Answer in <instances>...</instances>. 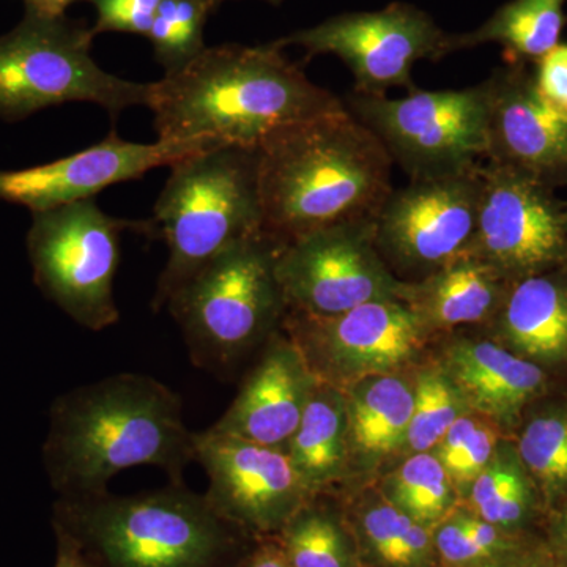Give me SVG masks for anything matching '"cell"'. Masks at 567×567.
Returning <instances> with one entry per match:
<instances>
[{"mask_svg":"<svg viewBox=\"0 0 567 567\" xmlns=\"http://www.w3.org/2000/svg\"><path fill=\"white\" fill-rule=\"evenodd\" d=\"M487 89V163L555 189L567 186V118L536 91L528 63H505Z\"/></svg>","mask_w":567,"mask_h":567,"instance_id":"cell-17","label":"cell"},{"mask_svg":"<svg viewBox=\"0 0 567 567\" xmlns=\"http://www.w3.org/2000/svg\"><path fill=\"white\" fill-rule=\"evenodd\" d=\"M276 275L287 311L317 317L401 300L405 287L377 249L375 218L333 224L282 245Z\"/></svg>","mask_w":567,"mask_h":567,"instance_id":"cell-11","label":"cell"},{"mask_svg":"<svg viewBox=\"0 0 567 567\" xmlns=\"http://www.w3.org/2000/svg\"><path fill=\"white\" fill-rule=\"evenodd\" d=\"M282 51L274 43L207 47L151 82L147 107L158 140L257 148L284 126L346 107Z\"/></svg>","mask_w":567,"mask_h":567,"instance_id":"cell-2","label":"cell"},{"mask_svg":"<svg viewBox=\"0 0 567 567\" xmlns=\"http://www.w3.org/2000/svg\"><path fill=\"white\" fill-rule=\"evenodd\" d=\"M468 567H559L544 537L536 536L524 547L484 559Z\"/></svg>","mask_w":567,"mask_h":567,"instance_id":"cell-36","label":"cell"},{"mask_svg":"<svg viewBox=\"0 0 567 567\" xmlns=\"http://www.w3.org/2000/svg\"><path fill=\"white\" fill-rule=\"evenodd\" d=\"M380 494L429 528H434L461 505L445 466L434 453H416L406 458L386 476Z\"/></svg>","mask_w":567,"mask_h":567,"instance_id":"cell-29","label":"cell"},{"mask_svg":"<svg viewBox=\"0 0 567 567\" xmlns=\"http://www.w3.org/2000/svg\"><path fill=\"white\" fill-rule=\"evenodd\" d=\"M96 11L93 35L104 32L148 37L162 0H89Z\"/></svg>","mask_w":567,"mask_h":567,"instance_id":"cell-33","label":"cell"},{"mask_svg":"<svg viewBox=\"0 0 567 567\" xmlns=\"http://www.w3.org/2000/svg\"><path fill=\"white\" fill-rule=\"evenodd\" d=\"M442 369L466 409L502 429L520 425L550 388L551 377L543 368L488 339L451 342Z\"/></svg>","mask_w":567,"mask_h":567,"instance_id":"cell-19","label":"cell"},{"mask_svg":"<svg viewBox=\"0 0 567 567\" xmlns=\"http://www.w3.org/2000/svg\"><path fill=\"white\" fill-rule=\"evenodd\" d=\"M55 535H58V559L54 567H91L69 536L59 532H55Z\"/></svg>","mask_w":567,"mask_h":567,"instance_id":"cell-39","label":"cell"},{"mask_svg":"<svg viewBox=\"0 0 567 567\" xmlns=\"http://www.w3.org/2000/svg\"><path fill=\"white\" fill-rule=\"evenodd\" d=\"M126 230L152 235L151 221L107 215L95 199L32 213L28 251L41 292L85 330L121 320L114 281Z\"/></svg>","mask_w":567,"mask_h":567,"instance_id":"cell-8","label":"cell"},{"mask_svg":"<svg viewBox=\"0 0 567 567\" xmlns=\"http://www.w3.org/2000/svg\"><path fill=\"white\" fill-rule=\"evenodd\" d=\"M316 383L317 377L292 339L275 333L233 404L208 429L286 451Z\"/></svg>","mask_w":567,"mask_h":567,"instance_id":"cell-18","label":"cell"},{"mask_svg":"<svg viewBox=\"0 0 567 567\" xmlns=\"http://www.w3.org/2000/svg\"><path fill=\"white\" fill-rule=\"evenodd\" d=\"M466 412L470 410L443 369L421 372L415 382V405L405 445L413 454L431 453Z\"/></svg>","mask_w":567,"mask_h":567,"instance_id":"cell-32","label":"cell"},{"mask_svg":"<svg viewBox=\"0 0 567 567\" xmlns=\"http://www.w3.org/2000/svg\"><path fill=\"white\" fill-rule=\"evenodd\" d=\"M290 567H361L360 550L347 516L322 503H305L275 536Z\"/></svg>","mask_w":567,"mask_h":567,"instance_id":"cell-27","label":"cell"},{"mask_svg":"<svg viewBox=\"0 0 567 567\" xmlns=\"http://www.w3.org/2000/svg\"><path fill=\"white\" fill-rule=\"evenodd\" d=\"M76 0H25L28 11L44 14V17H63L66 7Z\"/></svg>","mask_w":567,"mask_h":567,"instance_id":"cell-40","label":"cell"},{"mask_svg":"<svg viewBox=\"0 0 567 567\" xmlns=\"http://www.w3.org/2000/svg\"><path fill=\"white\" fill-rule=\"evenodd\" d=\"M450 35L427 11L393 2L385 9L336 14L271 43L281 50L303 48L309 58L333 54L352 71L353 92L386 95L394 87L415 91L413 66L451 54Z\"/></svg>","mask_w":567,"mask_h":567,"instance_id":"cell-10","label":"cell"},{"mask_svg":"<svg viewBox=\"0 0 567 567\" xmlns=\"http://www.w3.org/2000/svg\"><path fill=\"white\" fill-rule=\"evenodd\" d=\"M520 424L514 445L548 514L567 498V401L529 406Z\"/></svg>","mask_w":567,"mask_h":567,"instance_id":"cell-28","label":"cell"},{"mask_svg":"<svg viewBox=\"0 0 567 567\" xmlns=\"http://www.w3.org/2000/svg\"><path fill=\"white\" fill-rule=\"evenodd\" d=\"M465 252L509 282L561 267L567 264L566 203L527 175L483 164L475 234Z\"/></svg>","mask_w":567,"mask_h":567,"instance_id":"cell-12","label":"cell"},{"mask_svg":"<svg viewBox=\"0 0 567 567\" xmlns=\"http://www.w3.org/2000/svg\"><path fill=\"white\" fill-rule=\"evenodd\" d=\"M196 436L181 395L155 377L122 372L54 402L44 458L62 496L103 494L118 473L136 466H156L169 483H183L196 462Z\"/></svg>","mask_w":567,"mask_h":567,"instance_id":"cell-1","label":"cell"},{"mask_svg":"<svg viewBox=\"0 0 567 567\" xmlns=\"http://www.w3.org/2000/svg\"><path fill=\"white\" fill-rule=\"evenodd\" d=\"M219 147L208 141H123L112 132L106 140L65 158L21 171L0 173V200L32 213L52 210L81 200L117 183L136 181L162 166H173L194 153Z\"/></svg>","mask_w":567,"mask_h":567,"instance_id":"cell-16","label":"cell"},{"mask_svg":"<svg viewBox=\"0 0 567 567\" xmlns=\"http://www.w3.org/2000/svg\"><path fill=\"white\" fill-rule=\"evenodd\" d=\"M346 107L385 145L410 181L481 166L487 153V89L409 92L402 99L352 92Z\"/></svg>","mask_w":567,"mask_h":567,"instance_id":"cell-9","label":"cell"},{"mask_svg":"<svg viewBox=\"0 0 567 567\" xmlns=\"http://www.w3.org/2000/svg\"><path fill=\"white\" fill-rule=\"evenodd\" d=\"M282 328L317 380L338 388L369 375L394 374L421 352L429 336L402 300L369 301L331 317L287 311Z\"/></svg>","mask_w":567,"mask_h":567,"instance_id":"cell-13","label":"cell"},{"mask_svg":"<svg viewBox=\"0 0 567 567\" xmlns=\"http://www.w3.org/2000/svg\"><path fill=\"white\" fill-rule=\"evenodd\" d=\"M533 80L540 99L567 118V43L557 44L535 62Z\"/></svg>","mask_w":567,"mask_h":567,"instance_id":"cell-35","label":"cell"},{"mask_svg":"<svg viewBox=\"0 0 567 567\" xmlns=\"http://www.w3.org/2000/svg\"><path fill=\"white\" fill-rule=\"evenodd\" d=\"M567 0H509L470 32L451 33L450 51L496 43L507 63H535L561 43Z\"/></svg>","mask_w":567,"mask_h":567,"instance_id":"cell-24","label":"cell"},{"mask_svg":"<svg viewBox=\"0 0 567 567\" xmlns=\"http://www.w3.org/2000/svg\"><path fill=\"white\" fill-rule=\"evenodd\" d=\"M208 2H212L215 9H218V7L221 6V0H208Z\"/></svg>","mask_w":567,"mask_h":567,"instance_id":"cell-42","label":"cell"},{"mask_svg":"<svg viewBox=\"0 0 567 567\" xmlns=\"http://www.w3.org/2000/svg\"><path fill=\"white\" fill-rule=\"evenodd\" d=\"M342 393L350 454L353 451L361 464H379L405 445L415 385L394 372L354 380Z\"/></svg>","mask_w":567,"mask_h":567,"instance_id":"cell-22","label":"cell"},{"mask_svg":"<svg viewBox=\"0 0 567 567\" xmlns=\"http://www.w3.org/2000/svg\"><path fill=\"white\" fill-rule=\"evenodd\" d=\"M238 567H290L275 537L259 539Z\"/></svg>","mask_w":567,"mask_h":567,"instance_id":"cell-38","label":"cell"},{"mask_svg":"<svg viewBox=\"0 0 567 567\" xmlns=\"http://www.w3.org/2000/svg\"><path fill=\"white\" fill-rule=\"evenodd\" d=\"M466 412L451 425L442 442L435 446L436 458L445 466L458 498H464L477 476L494 457L502 443L498 425Z\"/></svg>","mask_w":567,"mask_h":567,"instance_id":"cell-31","label":"cell"},{"mask_svg":"<svg viewBox=\"0 0 567 567\" xmlns=\"http://www.w3.org/2000/svg\"><path fill=\"white\" fill-rule=\"evenodd\" d=\"M509 284L486 262L464 252L420 281L405 282L401 300L429 333L450 331L494 322Z\"/></svg>","mask_w":567,"mask_h":567,"instance_id":"cell-21","label":"cell"},{"mask_svg":"<svg viewBox=\"0 0 567 567\" xmlns=\"http://www.w3.org/2000/svg\"><path fill=\"white\" fill-rule=\"evenodd\" d=\"M361 567H365V566H361Z\"/></svg>","mask_w":567,"mask_h":567,"instance_id":"cell-44","label":"cell"},{"mask_svg":"<svg viewBox=\"0 0 567 567\" xmlns=\"http://www.w3.org/2000/svg\"><path fill=\"white\" fill-rule=\"evenodd\" d=\"M365 567H440L432 528L406 516L382 494L347 516Z\"/></svg>","mask_w":567,"mask_h":567,"instance_id":"cell-25","label":"cell"},{"mask_svg":"<svg viewBox=\"0 0 567 567\" xmlns=\"http://www.w3.org/2000/svg\"><path fill=\"white\" fill-rule=\"evenodd\" d=\"M92 29L65 17L25 11L24 20L0 37V121L20 122L65 103H93L118 117L147 106L151 84L123 80L92 58Z\"/></svg>","mask_w":567,"mask_h":567,"instance_id":"cell-7","label":"cell"},{"mask_svg":"<svg viewBox=\"0 0 567 567\" xmlns=\"http://www.w3.org/2000/svg\"><path fill=\"white\" fill-rule=\"evenodd\" d=\"M196 462L207 473L213 507L256 539L275 537L312 498L279 447L264 446L207 429L197 432Z\"/></svg>","mask_w":567,"mask_h":567,"instance_id":"cell-15","label":"cell"},{"mask_svg":"<svg viewBox=\"0 0 567 567\" xmlns=\"http://www.w3.org/2000/svg\"><path fill=\"white\" fill-rule=\"evenodd\" d=\"M256 153L264 233L282 245L375 218L394 189L385 145L347 107L284 126Z\"/></svg>","mask_w":567,"mask_h":567,"instance_id":"cell-3","label":"cell"},{"mask_svg":"<svg viewBox=\"0 0 567 567\" xmlns=\"http://www.w3.org/2000/svg\"><path fill=\"white\" fill-rule=\"evenodd\" d=\"M286 453L312 495H322L344 476L350 450L341 388L317 380Z\"/></svg>","mask_w":567,"mask_h":567,"instance_id":"cell-23","label":"cell"},{"mask_svg":"<svg viewBox=\"0 0 567 567\" xmlns=\"http://www.w3.org/2000/svg\"><path fill=\"white\" fill-rule=\"evenodd\" d=\"M546 540L559 567H567V498L547 514Z\"/></svg>","mask_w":567,"mask_h":567,"instance_id":"cell-37","label":"cell"},{"mask_svg":"<svg viewBox=\"0 0 567 567\" xmlns=\"http://www.w3.org/2000/svg\"><path fill=\"white\" fill-rule=\"evenodd\" d=\"M461 506L488 524L518 535H532L536 518L546 513L516 445L507 440L496 447L494 457L468 488Z\"/></svg>","mask_w":567,"mask_h":567,"instance_id":"cell-26","label":"cell"},{"mask_svg":"<svg viewBox=\"0 0 567 567\" xmlns=\"http://www.w3.org/2000/svg\"><path fill=\"white\" fill-rule=\"evenodd\" d=\"M481 166L393 189L375 215V245L383 260L424 278L464 254L475 234Z\"/></svg>","mask_w":567,"mask_h":567,"instance_id":"cell-14","label":"cell"},{"mask_svg":"<svg viewBox=\"0 0 567 567\" xmlns=\"http://www.w3.org/2000/svg\"><path fill=\"white\" fill-rule=\"evenodd\" d=\"M492 323L511 352L550 377L567 371V264L511 281Z\"/></svg>","mask_w":567,"mask_h":567,"instance_id":"cell-20","label":"cell"},{"mask_svg":"<svg viewBox=\"0 0 567 567\" xmlns=\"http://www.w3.org/2000/svg\"><path fill=\"white\" fill-rule=\"evenodd\" d=\"M566 227H567V203H566Z\"/></svg>","mask_w":567,"mask_h":567,"instance_id":"cell-43","label":"cell"},{"mask_svg":"<svg viewBox=\"0 0 567 567\" xmlns=\"http://www.w3.org/2000/svg\"><path fill=\"white\" fill-rule=\"evenodd\" d=\"M432 539L440 567H468L492 558L465 532L456 509L432 528Z\"/></svg>","mask_w":567,"mask_h":567,"instance_id":"cell-34","label":"cell"},{"mask_svg":"<svg viewBox=\"0 0 567 567\" xmlns=\"http://www.w3.org/2000/svg\"><path fill=\"white\" fill-rule=\"evenodd\" d=\"M281 246L265 233L238 241L169 298L166 308L196 368L227 377L278 333L287 315L276 275Z\"/></svg>","mask_w":567,"mask_h":567,"instance_id":"cell-6","label":"cell"},{"mask_svg":"<svg viewBox=\"0 0 567 567\" xmlns=\"http://www.w3.org/2000/svg\"><path fill=\"white\" fill-rule=\"evenodd\" d=\"M213 10L208 0H162L147 39L164 74L182 70L207 48L204 29Z\"/></svg>","mask_w":567,"mask_h":567,"instance_id":"cell-30","label":"cell"},{"mask_svg":"<svg viewBox=\"0 0 567 567\" xmlns=\"http://www.w3.org/2000/svg\"><path fill=\"white\" fill-rule=\"evenodd\" d=\"M54 528L91 567H238L259 540L185 483L134 495L62 496Z\"/></svg>","mask_w":567,"mask_h":567,"instance_id":"cell-4","label":"cell"},{"mask_svg":"<svg viewBox=\"0 0 567 567\" xmlns=\"http://www.w3.org/2000/svg\"><path fill=\"white\" fill-rule=\"evenodd\" d=\"M151 224L169 251L152 300L159 311L219 254L264 233L256 148L219 145L173 164Z\"/></svg>","mask_w":567,"mask_h":567,"instance_id":"cell-5","label":"cell"},{"mask_svg":"<svg viewBox=\"0 0 567 567\" xmlns=\"http://www.w3.org/2000/svg\"><path fill=\"white\" fill-rule=\"evenodd\" d=\"M223 2H224V0H221V3ZM264 2L271 3V6H279V3L282 2V0H264Z\"/></svg>","mask_w":567,"mask_h":567,"instance_id":"cell-41","label":"cell"}]
</instances>
